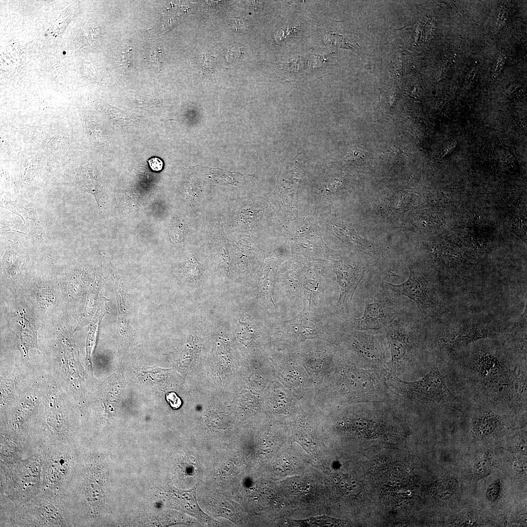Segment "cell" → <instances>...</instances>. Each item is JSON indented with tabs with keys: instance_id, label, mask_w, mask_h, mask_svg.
I'll list each match as a JSON object with an SVG mask.
<instances>
[{
	"instance_id": "2",
	"label": "cell",
	"mask_w": 527,
	"mask_h": 527,
	"mask_svg": "<svg viewBox=\"0 0 527 527\" xmlns=\"http://www.w3.org/2000/svg\"><path fill=\"white\" fill-rule=\"evenodd\" d=\"M43 458L39 448L24 458L0 463V499L14 506L23 504L41 492Z\"/></svg>"
},
{
	"instance_id": "9",
	"label": "cell",
	"mask_w": 527,
	"mask_h": 527,
	"mask_svg": "<svg viewBox=\"0 0 527 527\" xmlns=\"http://www.w3.org/2000/svg\"><path fill=\"white\" fill-rule=\"evenodd\" d=\"M354 331L349 334L350 346L363 361L370 364L382 363L385 358L384 340L379 330Z\"/></svg>"
},
{
	"instance_id": "15",
	"label": "cell",
	"mask_w": 527,
	"mask_h": 527,
	"mask_svg": "<svg viewBox=\"0 0 527 527\" xmlns=\"http://www.w3.org/2000/svg\"><path fill=\"white\" fill-rule=\"evenodd\" d=\"M501 417L488 409L480 410L472 422V432L478 438H485L495 434L503 426Z\"/></svg>"
},
{
	"instance_id": "31",
	"label": "cell",
	"mask_w": 527,
	"mask_h": 527,
	"mask_svg": "<svg viewBox=\"0 0 527 527\" xmlns=\"http://www.w3.org/2000/svg\"><path fill=\"white\" fill-rule=\"evenodd\" d=\"M130 51L131 49H130L123 53V64L124 67L126 68H128L131 66Z\"/></svg>"
},
{
	"instance_id": "16",
	"label": "cell",
	"mask_w": 527,
	"mask_h": 527,
	"mask_svg": "<svg viewBox=\"0 0 527 527\" xmlns=\"http://www.w3.org/2000/svg\"><path fill=\"white\" fill-rule=\"evenodd\" d=\"M14 324L20 345L26 352L30 348H38L33 323L24 309H20L17 311L14 317Z\"/></svg>"
},
{
	"instance_id": "28",
	"label": "cell",
	"mask_w": 527,
	"mask_h": 527,
	"mask_svg": "<svg viewBox=\"0 0 527 527\" xmlns=\"http://www.w3.org/2000/svg\"><path fill=\"white\" fill-rule=\"evenodd\" d=\"M166 399L170 406L174 409L179 408L182 405L181 399L174 392L167 393L166 395Z\"/></svg>"
},
{
	"instance_id": "20",
	"label": "cell",
	"mask_w": 527,
	"mask_h": 527,
	"mask_svg": "<svg viewBox=\"0 0 527 527\" xmlns=\"http://www.w3.org/2000/svg\"><path fill=\"white\" fill-rule=\"evenodd\" d=\"M77 184L81 190L93 195L100 205L101 184L92 166L84 165L81 168L77 175Z\"/></svg>"
},
{
	"instance_id": "6",
	"label": "cell",
	"mask_w": 527,
	"mask_h": 527,
	"mask_svg": "<svg viewBox=\"0 0 527 527\" xmlns=\"http://www.w3.org/2000/svg\"><path fill=\"white\" fill-rule=\"evenodd\" d=\"M409 270V276L405 282L400 284H386L393 291L413 301L425 317L435 315L440 307L436 284L416 267L410 266Z\"/></svg>"
},
{
	"instance_id": "19",
	"label": "cell",
	"mask_w": 527,
	"mask_h": 527,
	"mask_svg": "<svg viewBox=\"0 0 527 527\" xmlns=\"http://www.w3.org/2000/svg\"><path fill=\"white\" fill-rule=\"evenodd\" d=\"M0 205L19 216L25 225L34 230L42 239L44 231L39 221L36 208H25L16 202L4 200H1Z\"/></svg>"
},
{
	"instance_id": "23",
	"label": "cell",
	"mask_w": 527,
	"mask_h": 527,
	"mask_svg": "<svg viewBox=\"0 0 527 527\" xmlns=\"http://www.w3.org/2000/svg\"><path fill=\"white\" fill-rule=\"evenodd\" d=\"M99 108L101 112L116 124L124 126L134 120L131 114L108 104H99Z\"/></svg>"
},
{
	"instance_id": "5",
	"label": "cell",
	"mask_w": 527,
	"mask_h": 527,
	"mask_svg": "<svg viewBox=\"0 0 527 527\" xmlns=\"http://www.w3.org/2000/svg\"><path fill=\"white\" fill-rule=\"evenodd\" d=\"M420 324L418 315L408 309L385 327L391 356L389 366H399L412 356L420 331Z\"/></svg>"
},
{
	"instance_id": "25",
	"label": "cell",
	"mask_w": 527,
	"mask_h": 527,
	"mask_svg": "<svg viewBox=\"0 0 527 527\" xmlns=\"http://www.w3.org/2000/svg\"><path fill=\"white\" fill-rule=\"evenodd\" d=\"M491 463L490 458L488 455L485 454L482 457L478 459L473 466V474L474 478L477 479H481L487 475L491 471Z\"/></svg>"
},
{
	"instance_id": "11",
	"label": "cell",
	"mask_w": 527,
	"mask_h": 527,
	"mask_svg": "<svg viewBox=\"0 0 527 527\" xmlns=\"http://www.w3.org/2000/svg\"><path fill=\"white\" fill-rule=\"evenodd\" d=\"M347 388L356 395L364 399H370L379 392L380 382L371 371L352 369L345 375Z\"/></svg>"
},
{
	"instance_id": "30",
	"label": "cell",
	"mask_w": 527,
	"mask_h": 527,
	"mask_svg": "<svg viewBox=\"0 0 527 527\" xmlns=\"http://www.w3.org/2000/svg\"><path fill=\"white\" fill-rule=\"evenodd\" d=\"M160 54L161 52L160 51V49L156 47L152 49L150 52V60L155 66H160Z\"/></svg>"
},
{
	"instance_id": "29",
	"label": "cell",
	"mask_w": 527,
	"mask_h": 527,
	"mask_svg": "<svg viewBox=\"0 0 527 527\" xmlns=\"http://www.w3.org/2000/svg\"><path fill=\"white\" fill-rule=\"evenodd\" d=\"M150 168L154 171H161L163 167L162 160L158 157H152L148 160Z\"/></svg>"
},
{
	"instance_id": "22",
	"label": "cell",
	"mask_w": 527,
	"mask_h": 527,
	"mask_svg": "<svg viewBox=\"0 0 527 527\" xmlns=\"http://www.w3.org/2000/svg\"><path fill=\"white\" fill-rule=\"evenodd\" d=\"M9 231L26 235L34 238L37 240H41L42 239L37 233L25 225L24 223H20L19 222L14 220L8 221L4 219H1V234H4Z\"/></svg>"
},
{
	"instance_id": "32",
	"label": "cell",
	"mask_w": 527,
	"mask_h": 527,
	"mask_svg": "<svg viewBox=\"0 0 527 527\" xmlns=\"http://www.w3.org/2000/svg\"><path fill=\"white\" fill-rule=\"evenodd\" d=\"M527 323V307L518 321L515 324V326H522Z\"/></svg>"
},
{
	"instance_id": "13",
	"label": "cell",
	"mask_w": 527,
	"mask_h": 527,
	"mask_svg": "<svg viewBox=\"0 0 527 527\" xmlns=\"http://www.w3.org/2000/svg\"><path fill=\"white\" fill-rule=\"evenodd\" d=\"M111 270L118 306L117 328L120 336L123 340L129 337L132 331L130 324V306L121 278L112 267Z\"/></svg>"
},
{
	"instance_id": "12",
	"label": "cell",
	"mask_w": 527,
	"mask_h": 527,
	"mask_svg": "<svg viewBox=\"0 0 527 527\" xmlns=\"http://www.w3.org/2000/svg\"><path fill=\"white\" fill-rule=\"evenodd\" d=\"M24 260L19 243L8 240L2 256L1 268L8 281L9 288L15 295L18 281L22 271Z\"/></svg>"
},
{
	"instance_id": "3",
	"label": "cell",
	"mask_w": 527,
	"mask_h": 527,
	"mask_svg": "<svg viewBox=\"0 0 527 527\" xmlns=\"http://www.w3.org/2000/svg\"><path fill=\"white\" fill-rule=\"evenodd\" d=\"M43 458L41 493L64 496L81 457L77 443L40 444Z\"/></svg>"
},
{
	"instance_id": "14",
	"label": "cell",
	"mask_w": 527,
	"mask_h": 527,
	"mask_svg": "<svg viewBox=\"0 0 527 527\" xmlns=\"http://www.w3.org/2000/svg\"><path fill=\"white\" fill-rule=\"evenodd\" d=\"M104 281L105 278L101 269V260L95 271L94 280L89 290L84 310L78 320L74 332L79 330L92 321L98 307L100 292Z\"/></svg>"
},
{
	"instance_id": "24",
	"label": "cell",
	"mask_w": 527,
	"mask_h": 527,
	"mask_svg": "<svg viewBox=\"0 0 527 527\" xmlns=\"http://www.w3.org/2000/svg\"><path fill=\"white\" fill-rule=\"evenodd\" d=\"M337 486L342 493L349 496L359 493L361 489L359 482L349 477H344L340 479Z\"/></svg>"
},
{
	"instance_id": "10",
	"label": "cell",
	"mask_w": 527,
	"mask_h": 527,
	"mask_svg": "<svg viewBox=\"0 0 527 527\" xmlns=\"http://www.w3.org/2000/svg\"><path fill=\"white\" fill-rule=\"evenodd\" d=\"M473 358L470 367L477 378L480 379L481 384L485 385H505L504 382H508V369L503 364L498 358L489 352L481 350L478 352Z\"/></svg>"
},
{
	"instance_id": "21",
	"label": "cell",
	"mask_w": 527,
	"mask_h": 527,
	"mask_svg": "<svg viewBox=\"0 0 527 527\" xmlns=\"http://www.w3.org/2000/svg\"><path fill=\"white\" fill-rule=\"evenodd\" d=\"M344 427L348 432L366 439L377 438L382 432L379 425L362 418L348 421L345 423Z\"/></svg>"
},
{
	"instance_id": "4",
	"label": "cell",
	"mask_w": 527,
	"mask_h": 527,
	"mask_svg": "<svg viewBox=\"0 0 527 527\" xmlns=\"http://www.w3.org/2000/svg\"><path fill=\"white\" fill-rule=\"evenodd\" d=\"M373 302L366 305L363 316L349 319V325L355 330H379L391 324L408 310V304L402 295L382 281L373 295Z\"/></svg>"
},
{
	"instance_id": "8",
	"label": "cell",
	"mask_w": 527,
	"mask_h": 527,
	"mask_svg": "<svg viewBox=\"0 0 527 527\" xmlns=\"http://www.w3.org/2000/svg\"><path fill=\"white\" fill-rule=\"evenodd\" d=\"M334 271L340 286L337 307L344 315H349L353 295L365 276V269L358 260L345 258L335 263Z\"/></svg>"
},
{
	"instance_id": "27",
	"label": "cell",
	"mask_w": 527,
	"mask_h": 527,
	"mask_svg": "<svg viewBox=\"0 0 527 527\" xmlns=\"http://www.w3.org/2000/svg\"><path fill=\"white\" fill-rule=\"evenodd\" d=\"M501 485L499 480H497L489 485L486 492V498L490 501H495L499 496Z\"/></svg>"
},
{
	"instance_id": "1",
	"label": "cell",
	"mask_w": 527,
	"mask_h": 527,
	"mask_svg": "<svg viewBox=\"0 0 527 527\" xmlns=\"http://www.w3.org/2000/svg\"><path fill=\"white\" fill-rule=\"evenodd\" d=\"M0 527H76L72 510L64 496L40 493L14 506L0 503Z\"/></svg>"
},
{
	"instance_id": "26",
	"label": "cell",
	"mask_w": 527,
	"mask_h": 527,
	"mask_svg": "<svg viewBox=\"0 0 527 527\" xmlns=\"http://www.w3.org/2000/svg\"><path fill=\"white\" fill-rule=\"evenodd\" d=\"M196 265V262L192 259H189L183 264L182 266L183 274L185 277L190 281L195 279L197 275L195 270Z\"/></svg>"
},
{
	"instance_id": "18",
	"label": "cell",
	"mask_w": 527,
	"mask_h": 527,
	"mask_svg": "<svg viewBox=\"0 0 527 527\" xmlns=\"http://www.w3.org/2000/svg\"><path fill=\"white\" fill-rule=\"evenodd\" d=\"M495 334V330L490 327L477 324L465 325L460 328L453 339L451 347H463L479 339L489 337Z\"/></svg>"
},
{
	"instance_id": "7",
	"label": "cell",
	"mask_w": 527,
	"mask_h": 527,
	"mask_svg": "<svg viewBox=\"0 0 527 527\" xmlns=\"http://www.w3.org/2000/svg\"><path fill=\"white\" fill-rule=\"evenodd\" d=\"M445 378L435 364L428 373L418 381L406 382L397 378L395 381L413 398L427 403L457 408L459 401L447 388Z\"/></svg>"
},
{
	"instance_id": "17",
	"label": "cell",
	"mask_w": 527,
	"mask_h": 527,
	"mask_svg": "<svg viewBox=\"0 0 527 527\" xmlns=\"http://www.w3.org/2000/svg\"><path fill=\"white\" fill-rule=\"evenodd\" d=\"M286 330L296 336L310 338L319 332L317 322L310 312L304 309L295 318L284 322Z\"/></svg>"
}]
</instances>
